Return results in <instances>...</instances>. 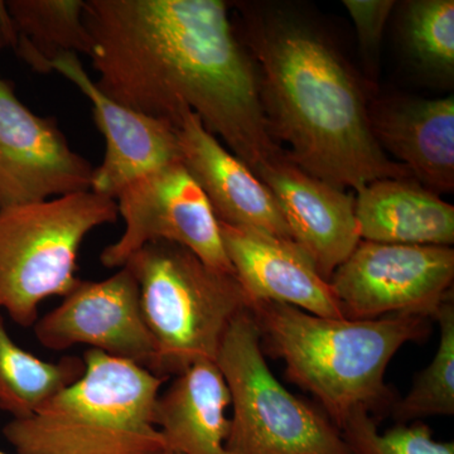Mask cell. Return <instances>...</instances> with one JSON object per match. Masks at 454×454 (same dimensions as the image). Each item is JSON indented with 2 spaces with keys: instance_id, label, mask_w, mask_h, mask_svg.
Instances as JSON below:
<instances>
[{
  "instance_id": "cell-19",
  "label": "cell",
  "mask_w": 454,
  "mask_h": 454,
  "mask_svg": "<svg viewBox=\"0 0 454 454\" xmlns=\"http://www.w3.org/2000/svg\"><path fill=\"white\" fill-rule=\"evenodd\" d=\"M5 5L16 29L12 49L35 73H52V62L66 53H91L85 0H11Z\"/></svg>"
},
{
  "instance_id": "cell-21",
  "label": "cell",
  "mask_w": 454,
  "mask_h": 454,
  "mask_svg": "<svg viewBox=\"0 0 454 454\" xmlns=\"http://www.w3.org/2000/svg\"><path fill=\"white\" fill-rule=\"evenodd\" d=\"M441 340L432 363L415 379L413 387L394 406L400 424L433 415L454 414L453 295L435 313Z\"/></svg>"
},
{
  "instance_id": "cell-2",
  "label": "cell",
  "mask_w": 454,
  "mask_h": 454,
  "mask_svg": "<svg viewBox=\"0 0 454 454\" xmlns=\"http://www.w3.org/2000/svg\"><path fill=\"white\" fill-rule=\"evenodd\" d=\"M245 20L269 127L289 145L293 164L356 192L379 179L411 176L379 145L363 86L316 27L278 13Z\"/></svg>"
},
{
  "instance_id": "cell-23",
  "label": "cell",
  "mask_w": 454,
  "mask_h": 454,
  "mask_svg": "<svg viewBox=\"0 0 454 454\" xmlns=\"http://www.w3.org/2000/svg\"><path fill=\"white\" fill-rule=\"evenodd\" d=\"M340 432L354 454H454L453 442L435 441L426 424H397L381 434L364 408L355 409Z\"/></svg>"
},
{
  "instance_id": "cell-5",
  "label": "cell",
  "mask_w": 454,
  "mask_h": 454,
  "mask_svg": "<svg viewBox=\"0 0 454 454\" xmlns=\"http://www.w3.org/2000/svg\"><path fill=\"white\" fill-rule=\"evenodd\" d=\"M145 324L155 342L153 373L168 380L201 361L216 363L232 322L247 310L234 274L208 267L181 245L155 241L130 256Z\"/></svg>"
},
{
  "instance_id": "cell-7",
  "label": "cell",
  "mask_w": 454,
  "mask_h": 454,
  "mask_svg": "<svg viewBox=\"0 0 454 454\" xmlns=\"http://www.w3.org/2000/svg\"><path fill=\"white\" fill-rule=\"evenodd\" d=\"M216 364L234 408L230 454H354L331 420L277 380L249 309L230 325Z\"/></svg>"
},
{
  "instance_id": "cell-6",
  "label": "cell",
  "mask_w": 454,
  "mask_h": 454,
  "mask_svg": "<svg viewBox=\"0 0 454 454\" xmlns=\"http://www.w3.org/2000/svg\"><path fill=\"white\" fill-rule=\"evenodd\" d=\"M115 200L74 193L0 210V310L33 327L42 301L66 297L77 283L86 236L118 221Z\"/></svg>"
},
{
  "instance_id": "cell-3",
  "label": "cell",
  "mask_w": 454,
  "mask_h": 454,
  "mask_svg": "<svg viewBox=\"0 0 454 454\" xmlns=\"http://www.w3.org/2000/svg\"><path fill=\"white\" fill-rule=\"evenodd\" d=\"M247 309L267 351L282 358L289 379L321 402L339 430L355 409L370 413L390 402L384 375L391 358L430 333L422 316L325 318L274 301Z\"/></svg>"
},
{
  "instance_id": "cell-18",
  "label": "cell",
  "mask_w": 454,
  "mask_h": 454,
  "mask_svg": "<svg viewBox=\"0 0 454 454\" xmlns=\"http://www.w3.org/2000/svg\"><path fill=\"white\" fill-rule=\"evenodd\" d=\"M358 235L372 243L448 247L454 243V207L408 178L379 179L357 191Z\"/></svg>"
},
{
  "instance_id": "cell-25",
  "label": "cell",
  "mask_w": 454,
  "mask_h": 454,
  "mask_svg": "<svg viewBox=\"0 0 454 454\" xmlns=\"http://www.w3.org/2000/svg\"><path fill=\"white\" fill-rule=\"evenodd\" d=\"M3 47H5V42L3 40L2 33H0V50H2Z\"/></svg>"
},
{
  "instance_id": "cell-14",
  "label": "cell",
  "mask_w": 454,
  "mask_h": 454,
  "mask_svg": "<svg viewBox=\"0 0 454 454\" xmlns=\"http://www.w3.org/2000/svg\"><path fill=\"white\" fill-rule=\"evenodd\" d=\"M256 177L276 197L292 240L330 282L361 241L354 197L304 172L286 155L264 167Z\"/></svg>"
},
{
  "instance_id": "cell-20",
  "label": "cell",
  "mask_w": 454,
  "mask_h": 454,
  "mask_svg": "<svg viewBox=\"0 0 454 454\" xmlns=\"http://www.w3.org/2000/svg\"><path fill=\"white\" fill-rule=\"evenodd\" d=\"M85 370L82 358L44 361L20 348L0 313V411L12 419L29 417L73 384Z\"/></svg>"
},
{
  "instance_id": "cell-8",
  "label": "cell",
  "mask_w": 454,
  "mask_h": 454,
  "mask_svg": "<svg viewBox=\"0 0 454 454\" xmlns=\"http://www.w3.org/2000/svg\"><path fill=\"white\" fill-rule=\"evenodd\" d=\"M115 201L125 229L101 252L104 267L121 269L146 244L167 241L186 247L208 267L235 276L219 220L184 163L169 164L137 179Z\"/></svg>"
},
{
  "instance_id": "cell-1",
  "label": "cell",
  "mask_w": 454,
  "mask_h": 454,
  "mask_svg": "<svg viewBox=\"0 0 454 454\" xmlns=\"http://www.w3.org/2000/svg\"><path fill=\"white\" fill-rule=\"evenodd\" d=\"M98 88L177 127L186 112L255 175L282 160L258 68L221 0H85Z\"/></svg>"
},
{
  "instance_id": "cell-27",
  "label": "cell",
  "mask_w": 454,
  "mask_h": 454,
  "mask_svg": "<svg viewBox=\"0 0 454 454\" xmlns=\"http://www.w3.org/2000/svg\"><path fill=\"white\" fill-rule=\"evenodd\" d=\"M0 454H7V453L3 452V450H0Z\"/></svg>"
},
{
  "instance_id": "cell-10",
  "label": "cell",
  "mask_w": 454,
  "mask_h": 454,
  "mask_svg": "<svg viewBox=\"0 0 454 454\" xmlns=\"http://www.w3.org/2000/svg\"><path fill=\"white\" fill-rule=\"evenodd\" d=\"M95 167L0 77V210L91 191Z\"/></svg>"
},
{
  "instance_id": "cell-16",
  "label": "cell",
  "mask_w": 454,
  "mask_h": 454,
  "mask_svg": "<svg viewBox=\"0 0 454 454\" xmlns=\"http://www.w3.org/2000/svg\"><path fill=\"white\" fill-rule=\"evenodd\" d=\"M381 148L433 193L454 190V98H394L369 106Z\"/></svg>"
},
{
  "instance_id": "cell-26",
  "label": "cell",
  "mask_w": 454,
  "mask_h": 454,
  "mask_svg": "<svg viewBox=\"0 0 454 454\" xmlns=\"http://www.w3.org/2000/svg\"><path fill=\"white\" fill-rule=\"evenodd\" d=\"M166 454H179V453H175V452H167Z\"/></svg>"
},
{
  "instance_id": "cell-22",
  "label": "cell",
  "mask_w": 454,
  "mask_h": 454,
  "mask_svg": "<svg viewBox=\"0 0 454 454\" xmlns=\"http://www.w3.org/2000/svg\"><path fill=\"white\" fill-rule=\"evenodd\" d=\"M403 35L409 52L424 70L452 79L454 74L453 0L406 3Z\"/></svg>"
},
{
  "instance_id": "cell-24",
  "label": "cell",
  "mask_w": 454,
  "mask_h": 454,
  "mask_svg": "<svg viewBox=\"0 0 454 454\" xmlns=\"http://www.w3.org/2000/svg\"><path fill=\"white\" fill-rule=\"evenodd\" d=\"M343 5L354 20L366 67L376 71L382 35H384L385 26L389 20L391 11L395 7V2L393 0H345Z\"/></svg>"
},
{
  "instance_id": "cell-12",
  "label": "cell",
  "mask_w": 454,
  "mask_h": 454,
  "mask_svg": "<svg viewBox=\"0 0 454 454\" xmlns=\"http://www.w3.org/2000/svg\"><path fill=\"white\" fill-rule=\"evenodd\" d=\"M51 70L62 74L89 98L92 119L106 139V154L100 166L95 167L91 192L115 200L137 179L181 162L177 128L107 97L86 73L79 56H59Z\"/></svg>"
},
{
  "instance_id": "cell-15",
  "label": "cell",
  "mask_w": 454,
  "mask_h": 454,
  "mask_svg": "<svg viewBox=\"0 0 454 454\" xmlns=\"http://www.w3.org/2000/svg\"><path fill=\"white\" fill-rule=\"evenodd\" d=\"M181 162L196 179L219 223L291 239V231L270 190L249 167L186 112L177 124Z\"/></svg>"
},
{
  "instance_id": "cell-17",
  "label": "cell",
  "mask_w": 454,
  "mask_h": 454,
  "mask_svg": "<svg viewBox=\"0 0 454 454\" xmlns=\"http://www.w3.org/2000/svg\"><path fill=\"white\" fill-rule=\"evenodd\" d=\"M229 405L231 395L219 366L201 361L175 376L168 389L158 395L154 423L168 452L230 454Z\"/></svg>"
},
{
  "instance_id": "cell-9",
  "label": "cell",
  "mask_w": 454,
  "mask_h": 454,
  "mask_svg": "<svg viewBox=\"0 0 454 454\" xmlns=\"http://www.w3.org/2000/svg\"><path fill=\"white\" fill-rule=\"evenodd\" d=\"M454 250L361 240L330 278L348 319L434 318L452 294Z\"/></svg>"
},
{
  "instance_id": "cell-13",
  "label": "cell",
  "mask_w": 454,
  "mask_h": 454,
  "mask_svg": "<svg viewBox=\"0 0 454 454\" xmlns=\"http://www.w3.org/2000/svg\"><path fill=\"white\" fill-rule=\"evenodd\" d=\"M221 238L247 301L288 304L325 318H345L333 286L291 239L220 223Z\"/></svg>"
},
{
  "instance_id": "cell-11",
  "label": "cell",
  "mask_w": 454,
  "mask_h": 454,
  "mask_svg": "<svg viewBox=\"0 0 454 454\" xmlns=\"http://www.w3.org/2000/svg\"><path fill=\"white\" fill-rule=\"evenodd\" d=\"M33 331L52 351L86 345L153 372L154 339L143 315L138 283L125 265L106 279H80L56 309L37 319Z\"/></svg>"
},
{
  "instance_id": "cell-4",
  "label": "cell",
  "mask_w": 454,
  "mask_h": 454,
  "mask_svg": "<svg viewBox=\"0 0 454 454\" xmlns=\"http://www.w3.org/2000/svg\"><path fill=\"white\" fill-rule=\"evenodd\" d=\"M85 370L3 434L17 454H166L154 408L166 379L89 348Z\"/></svg>"
}]
</instances>
